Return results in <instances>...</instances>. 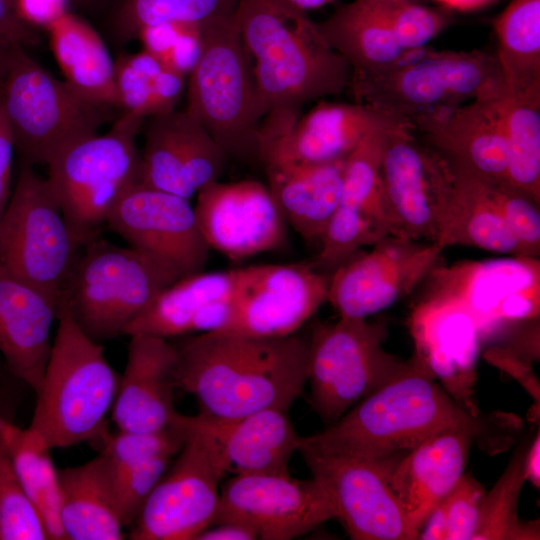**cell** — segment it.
<instances>
[{
	"mask_svg": "<svg viewBox=\"0 0 540 540\" xmlns=\"http://www.w3.org/2000/svg\"><path fill=\"white\" fill-rule=\"evenodd\" d=\"M235 14L265 113L261 147L286 132L305 104L348 90L350 66L306 12L283 0H239Z\"/></svg>",
	"mask_w": 540,
	"mask_h": 540,
	"instance_id": "6da1fadb",
	"label": "cell"
},
{
	"mask_svg": "<svg viewBox=\"0 0 540 540\" xmlns=\"http://www.w3.org/2000/svg\"><path fill=\"white\" fill-rule=\"evenodd\" d=\"M180 337L173 343L176 387L196 398L201 415L233 420L264 409L288 411L307 383L308 345L296 334Z\"/></svg>",
	"mask_w": 540,
	"mask_h": 540,
	"instance_id": "7a4b0ae2",
	"label": "cell"
},
{
	"mask_svg": "<svg viewBox=\"0 0 540 540\" xmlns=\"http://www.w3.org/2000/svg\"><path fill=\"white\" fill-rule=\"evenodd\" d=\"M516 427L519 420L511 415L468 412L413 354L391 381L306 439L321 448L384 459L406 453L448 429H465L481 444L497 450Z\"/></svg>",
	"mask_w": 540,
	"mask_h": 540,
	"instance_id": "3957f363",
	"label": "cell"
},
{
	"mask_svg": "<svg viewBox=\"0 0 540 540\" xmlns=\"http://www.w3.org/2000/svg\"><path fill=\"white\" fill-rule=\"evenodd\" d=\"M354 101L425 131L458 107L505 92L495 54L419 49L406 62L373 75H351Z\"/></svg>",
	"mask_w": 540,
	"mask_h": 540,
	"instance_id": "277c9868",
	"label": "cell"
},
{
	"mask_svg": "<svg viewBox=\"0 0 540 540\" xmlns=\"http://www.w3.org/2000/svg\"><path fill=\"white\" fill-rule=\"evenodd\" d=\"M186 94L185 109L228 159L261 165L265 113L235 13L202 24L201 54L187 78Z\"/></svg>",
	"mask_w": 540,
	"mask_h": 540,
	"instance_id": "5b68a950",
	"label": "cell"
},
{
	"mask_svg": "<svg viewBox=\"0 0 540 540\" xmlns=\"http://www.w3.org/2000/svg\"><path fill=\"white\" fill-rule=\"evenodd\" d=\"M45 368L30 428L51 448L96 441L107 431V416L120 377L103 347L63 313Z\"/></svg>",
	"mask_w": 540,
	"mask_h": 540,
	"instance_id": "8992f818",
	"label": "cell"
},
{
	"mask_svg": "<svg viewBox=\"0 0 540 540\" xmlns=\"http://www.w3.org/2000/svg\"><path fill=\"white\" fill-rule=\"evenodd\" d=\"M181 277L132 248L100 238L83 245L61 288L58 313L67 314L97 343L124 335L126 328Z\"/></svg>",
	"mask_w": 540,
	"mask_h": 540,
	"instance_id": "52a82bcc",
	"label": "cell"
},
{
	"mask_svg": "<svg viewBox=\"0 0 540 540\" xmlns=\"http://www.w3.org/2000/svg\"><path fill=\"white\" fill-rule=\"evenodd\" d=\"M144 119L122 114L108 132L75 142L47 165L46 180L81 247L98 236L118 201L141 184L136 137Z\"/></svg>",
	"mask_w": 540,
	"mask_h": 540,
	"instance_id": "ba28073f",
	"label": "cell"
},
{
	"mask_svg": "<svg viewBox=\"0 0 540 540\" xmlns=\"http://www.w3.org/2000/svg\"><path fill=\"white\" fill-rule=\"evenodd\" d=\"M5 115L21 162L47 166L75 142L98 134L107 109L89 103L12 44L2 82Z\"/></svg>",
	"mask_w": 540,
	"mask_h": 540,
	"instance_id": "9c48e42d",
	"label": "cell"
},
{
	"mask_svg": "<svg viewBox=\"0 0 540 540\" xmlns=\"http://www.w3.org/2000/svg\"><path fill=\"white\" fill-rule=\"evenodd\" d=\"M176 421L183 446L133 522L132 540H195L213 522L227 459L202 415L179 413Z\"/></svg>",
	"mask_w": 540,
	"mask_h": 540,
	"instance_id": "30bf717a",
	"label": "cell"
},
{
	"mask_svg": "<svg viewBox=\"0 0 540 540\" xmlns=\"http://www.w3.org/2000/svg\"><path fill=\"white\" fill-rule=\"evenodd\" d=\"M387 334L383 321L367 318L313 323L307 382L312 407L324 422L334 423L405 368L406 361L383 349Z\"/></svg>",
	"mask_w": 540,
	"mask_h": 540,
	"instance_id": "8fae6325",
	"label": "cell"
},
{
	"mask_svg": "<svg viewBox=\"0 0 540 540\" xmlns=\"http://www.w3.org/2000/svg\"><path fill=\"white\" fill-rule=\"evenodd\" d=\"M80 248L46 178L21 162L0 219V265L58 304Z\"/></svg>",
	"mask_w": 540,
	"mask_h": 540,
	"instance_id": "7c38bea8",
	"label": "cell"
},
{
	"mask_svg": "<svg viewBox=\"0 0 540 540\" xmlns=\"http://www.w3.org/2000/svg\"><path fill=\"white\" fill-rule=\"evenodd\" d=\"M417 300L454 307L474 322L482 341L500 336L513 323L538 318L540 261L510 256L442 262L421 283Z\"/></svg>",
	"mask_w": 540,
	"mask_h": 540,
	"instance_id": "4fadbf2b",
	"label": "cell"
},
{
	"mask_svg": "<svg viewBox=\"0 0 540 540\" xmlns=\"http://www.w3.org/2000/svg\"><path fill=\"white\" fill-rule=\"evenodd\" d=\"M450 20L448 12L421 4L354 0L316 25L352 75H373L406 62Z\"/></svg>",
	"mask_w": 540,
	"mask_h": 540,
	"instance_id": "5bb4252c",
	"label": "cell"
},
{
	"mask_svg": "<svg viewBox=\"0 0 540 540\" xmlns=\"http://www.w3.org/2000/svg\"><path fill=\"white\" fill-rule=\"evenodd\" d=\"M298 452L352 539H417L389 481L397 456L373 459L329 450L306 437H302Z\"/></svg>",
	"mask_w": 540,
	"mask_h": 540,
	"instance_id": "9a60e30c",
	"label": "cell"
},
{
	"mask_svg": "<svg viewBox=\"0 0 540 540\" xmlns=\"http://www.w3.org/2000/svg\"><path fill=\"white\" fill-rule=\"evenodd\" d=\"M414 130L392 131L383 149L380 175L393 236L439 243L456 195L447 158L418 142Z\"/></svg>",
	"mask_w": 540,
	"mask_h": 540,
	"instance_id": "2e32d148",
	"label": "cell"
},
{
	"mask_svg": "<svg viewBox=\"0 0 540 540\" xmlns=\"http://www.w3.org/2000/svg\"><path fill=\"white\" fill-rule=\"evenodd\" d=\"M442 251L434 242L387 236L329 275L327 302L339 317L367 318L413 293L443 262Z\"/></svg>",
	"mask_w": 540,
	"mask_h": 540,
	"instance_id": "e0dca14e",
	"label": "cell"
},
{
	"mask_svg": "<svg viewBox=\"0 0 540 540\" xmlns=\"http://www.w3.org/2000/svg\"><path fill=\"white\" fill-rule=\"evenodd\" d=\"M329 275L311 264L243 268L231 314L218 332L281 338L295 332L327 301Z\"/></svg>",
	"mask_w": 540,
	"mask_h": 540,
	"instance_id": "ac0fdd59",
	"label": "cell"
},
{
	"mask_svg": "<svg viewBox=\"0 0 540 540\" xmlns=\"http://www.w3.org/2000/svg\"><path fill=\"white\" fill-rule=\"evenodd\" d=\"M332 504L313 478L290 474H236L221 488L213 524L232 522L251 528L262 540H290L327 520Z\"/></svg>",
	"mask_w": 540,
	"mask_h": 540,
	"instance_id": "d6986e66",
	"label": "cell"
},
{
	"mask_svg": "<svg viewBox=\"0 0 540 540\" xmlns=\"http://www.w3.org/2000/svg\"><path fill=\"white\" fill-rule=\"evenodd\" d=\"M106 225L130 247L181 278L203 271L209 254L188 199L138 184L114 206Z\"/></svg>",
	"mask_w": 540,
	"mask_h": 540,
	"instance_id": "ffe728a7",
	"label": "cell"
},
{
	"mask_svg": "<svg viewBox=\"0 0 540 540\" xmlns=\"http://www.w3.org/2000/svg\"><path fill=\"white\" fill-rule=\"evenodd\" d=\"M141 184L190 200L223 175L228 157L186 110L144 119Z\"/></svg>",
	"mask_w": 540,
	"mask_h": 540,
	"instance_id": "44dd1931",
	"label": "cell"
},
{
	"mask_svg": "<svg viewBox=\"0 0 540 540\" xmlns=\"http://www.w3.org/2000/svg\"><path fill=\"white\" fill-rule=\"evenodd\" d=\"M194 210L209 248L231 260L275 250L286 238V222L257 180L215 181L197 193Z\"/></svg>",
	"mask_w": 540,
	"mask_h": 540,
	"instance_id": "7402d4cb",
	"label": "cell"
},
{
	"mask_svg": "<svg viewBox=\"0 0 540 540\" xmlns=\"http://www.w3.org/2000/svg\"><path fill=\"white\" fill-rule=\"evenodd\" d=\"M409 123L371 105L322 99L302 113L282 135L261 149V166L269 163H322L345 159L373 130Z\"/></svg>",
	"mask_w": 540,
	"mask_h": 540,
	"instance_id": "603a6c76",
	"label": "cell"
},
{
	"mask_svg": "<svg viewBox=\"0 0 540 540\" xmlns=\"http://www.w3.org/2000/svg\"><path fill=\"white\" fill-rule=\"evenodd\" d=\"M128 345L111 416L118 430L155 432L170 428L174 405L176 350L168 339L135 334Z\"/></svg>",
	"mask_w": 540,
	"mask_h": 540,
	"instance_id": "cb8c5ba5",
	"label": "cell"
},
{
	"mask_svg": "<svg viewBox=\"0 0 540 540\" xmlns=\"http://www.w3.org/2000/svg\"><path fill=\"white\" fill-rule=\"evenodd\" d=\"M409 326L414 354L463 408L481 415L473 400V385L483 341L472 319L454 307L417 300Z\"/></svg>",
	"mask_w": 540,
	"mask_h": 540,
	"instance_id": "d4e9b609",
	"label": "cell"
},
{
	"mask_svg": "<svg viewBox=\"0 0 540 540\" xmlns=\"http://www.w3.org/2000/svg\"><path fill=\"white\" fill-rule=\"evenodd\" d=\"M243 268L182 277L164 289L126 328L124 335L161 338L220 331L231 310Z\"/></svg>",
	"mask_w": 540,
	"mask_h": 540,
	"instance_id": "484cf974",
	"label": "cell"
},
{
	"mask_svg": "<svg viewBox=\"0 0 540 540\" xmlns=\"http://www.w3.org/2000/svg\"><path fill=\"white\" fill-rule=\"evenodd\" d=\"M475 440L465 429L444 430L393 461L390 485L417 534L434 506L465 474Z\"/></svg>",
	"mask_w": 540,
	"mask_h": 540,
	"instance_id": "4316f807",
	"label": "cell"
},
{
	"mask_svg": "<svg viewBox=\"0 0 540 540\" xmlns=\"http://www.w3.org/2000/svg\"><path fill=\"white\" fill-rule=\"evenodd\" d=\"M54 300L0 265V353L9 370L35 393L50 356Z\"/></svg>",
	"mask_w": 540,
	"mask_h": 540,
	"instance_id": "83f0119b",
	"label": "cell"
},
{
	"mask_svg": "<svg viewBox=\"0 0 540 540\" xmlns=\"http://www.w3.org/2000/svg\"><path fill=\"white\" fill-rule=\"evenodd\" d=\"M501 96L468 102L423 133L429 146L447 159L462 163L488 181L504 184L507 144Z\"/></svg>",
	"mask_w": 540,
	"mask_h": 540,
	"instance_id": "f1b7e54d",
	"label": "cell"
},
{
	"mask_svg": "<svg viewBox=\"0 0 540 540\" xmlns=\"http://www.w3.org/2000/svg\"><path fill=\"white\" fill-rule=\"evenodd\" d=\"M345 159L262 166L285 222L307 242L320 239L340 203Z\"/></svg>",
	"mask_w": 540,
	"mask_h": 540,
	"instance_id": "f546056e",
	"label": "cell"
},
{
	"mask_svg": "<svg viewBox=\"0 0 540 540\" xmlns=\"http://www.w3.org/2000/svg\"><path fill=\"white\" fill-rule=\"evenodd\" d=\"M287 412L264 409L233 420L202 416L221 443L229 472L289 474V461L298 451L302 436Z\"/></svg>",
	"mask_w": 540,
	"mask_h": 540,
	"instance_id": "4dcf8cb0",
	"label": "cell"
},
{
	"mask_svg": "<svg viewBox=\"0 0 540 540\" xmlns=\"http://www.w3.org/2000/svg\"><path fill=\"white\" fill-rule=\"evenodd\" d=\"M58 479L60 522L66 540L124 539L125 526L103 454L84 464L58 470Z\"/></svg>",
	"mask_w": 540,
	"mask_h": 540,
	"instance_id": "1f68e13d",
	"label": "cell"
},
{
	"mask_svg": "<svg viewBox=\"0 0 540 540\" xmlns=\"http://www.w3.org/2000/svg\"><path fill=\"white\" fill-rule=\"evenodd\" d=\"M46 31L66 84L93 105L116 107L114 61L97 31L70 10Z\"/></svg>",
	"mask_w": 540,
	"mask_h": 540,
	"instance_id": "d6a6232c",
	"label": "cell"
},
{
	"mask_svg": "<svg viewBox=\"0 0 540 540\" xmlns=\"http://www.w3.org/2000/svg\"><path fill=\"white\" fill-rule=\"evenodd\" d=\"M452 167L456 195L452 215L438 245H461L492 253L525 256L495 207L484 178L460 162Z\"/></svg>",
	"mask_w": 540,
	"mask_h": 540,
	"instance_id": "836d02e7",
	"label": "cell"
},
{
	"mask_svg": "<svg viewBox=\"0 0 540 540\" xmlns=\"http://www.w3.org/2000/svg\"><path fill=\"white\" fill-rule=\"evenodd\" d=\"M187 87V76L142 49L122 53L114 61L116 108L122 114L146 118L176 109Z\"/></svg>",
	"mask_w": 540,
	"mask_h": 540,
	"instance_id": "e575fe53",
	"label": "cell"
},
{
	"mask_svg": "<svg viewBox=\"0 0 540 540\" xmlns=\"http://www.w3.org/2000/svg\"><path fill=\"white\" fill-rule=\"evenodd\" d=\"M0 438L27 495L41 514L49 540H66L60 522V486L44 439L30 427L19 428L0 415Z\"/></svg>",
	"mask_w": 540,
	"mask_h": 540,
	"instance_id": "d590c367",
	"label": "cell"
},
{
	"mask_svg": "<svg viewBox=\"0 0 540 540\" xmlns=\"http://www.w3.org/2000/svg\"><path fill=\"white\" fill-rule=\"evenodd\" d=\"M505 92L540 88V0H512L494 21Z\"/></svg>",
	"mask_w": 540,
	"mask_h": 540,
	"instance_id": "8d00e7d4",
	"label": "cell"
},
{
	"mask_svg": "<svg viewBox=\"0 0 540 540\" xmlns=\"http://www.w3.org/2000/svg\"><path fill=\"white\" fill-rule=\"evenodd\" d=\"M507 144L504 184L540 204V88L499 99Z\"/></svg>",
	"mask_w": 540,
	"mask_h": 540,
	"instance_id": "74e56055",
	"label": "cell"
},
{
	"mask_svg": "<svg viewBox=\"0 0 540 540\" xmlns=\"http://www.w3.org/2000/svg\"><path fill=\"white\" fill-rule=\"evenodd\" d=\"M403 127L373 130L346 157L339 206L364 218L383 236H393L387 214L380 164L389 134ZM412 130V129H410Z\"/></svg>",
	"mask_w": 540,
	"mask_h": 540,
	"instance_id": "f35d334b",
	"label": "cell"
},
{
	"mask_svg": "<svg viewBox=\"0 0 540 540\" xmlns=\"http://www.w3.org/2000/svg\"><path fill=\"white\" fill-rule=\"evenodd\" d=\"M239 0H119L112 19L121 43L137 39L144 28L165 23L203 24L235 13Z\"/></svg>",
	"mask_w": 540,
	"mask_h": 540,
	"instance_id": "ab89813d",
	"label": "cell"
},
{
	"mask_svg": "<svg viewBox=\"0 0 540 540\" xmlns=\"http://www.w3.org/2000/svg\"><path fill=\"white\" fill-rule=\"evenodd\" d=\"M524 454L525 450H519L497 483L485 494L473 540L539 539L538 524L521 522L517 515L519 494L525 481Z\"/></svg>",
	"mask_w": 540,
	"mask_h": 540,
	"instance_id": "60d3db41",
	"label": "cell"
},
{
	"mask_svg": "<svg viewBox=\"0 0 540 540\" xmlns=\"http://www.w3.org/2000/svg\"><path fill=\"white\" fill-rule=\"evenodd\" d=\"M486 491L469 475L431 510L418 532L422 540H473Z\"/></svg>",
	"mask_w": 540,
	"mask_h": 540,
	"instance_id": "b9f144b4",
	"label": "cell"
},
{
	"mask_svg": "<svg viewBox=\"0 0 540 540\" xmlns=\"http://www.w3.org/2000/svg\"><path fill=\"white\" fill-rule=\"evenodd\" d=\"M0 540H49L43 518L24 490L1 438Z\"/></svg>",
	"mask_w": 540,
	"mask_h": 540,
	"instance_id": "7bdbcfd3",
	"label": "cell"
},
{
	"mask_svg": "<svg viewBox=\"0 0 540 540\" xmlns=\"http://www.w3.org/2000/svg\"><path fill=\"white\" fill-rule=\"evenodd\" d=\"M185 433L175 420L170 428L155 432L105 431L96 441L112 471L123 470L160 456H175L183 446Z\"/></svg>",
	"mask_w": 540,
	"mask_h": 540,
	"instance_id": "ee69618b",
	"label": "cell"
},
{
	"mask_svg": "<svg viewBox=\"0 0 540 540\" xmlns=\"http://www.w3.org/2000/svg\"><path fill=\"white\" fill-rule=\"evenodd\" d=\"M137 39L144 50L188 77L201 54L202 24L165 23L151 26L144 28Z\"/></svg>",
	"mask_w": 540,
	"mask_h": 540,
	"instance_id": "f6af8a7d",
	"label": "cell"
},
{
	"mask_svg": "<svg viewBox=\"0 0 540 540\" xmlns=\"http://www.w3.org/2000/svg\"><path fill=\"white\" fill-rule=\"evenodd\" d=\"M490 197L525 256L540 255V204L503 183L486 180Z\"/></svg>",
	"mask_w": 540,
	"mask_h": 540,
	"instance_id": "bcb514c9",
	"label": "cell"
},
{
	"mask_svg": "<svg viewBox=\"0 0 540 540\" xmlns=\"http://www.w3.org/2000/svg\"><path fill=\"white\" fill-rule=\"evenodd\" d=\"M174 457L160 456L118 471L109 467L116 506L124 526L133 524Z\"/></svg>",
	"mask_w": 540,
	"mask_h": 540,
	"instance_id": "7dc6e473",
	"label": "cell"
},
{
	"mask_svg": "<svg viewBox=\"0 0 540 540\" xmlns=\"http://www.w3.org/2000/svg\"><path fill=\"white\" fill-rule=\"evenodd\" d=\"M485 359L501 370L515 377L537 401L539 385L527 361L503 346H493L486 350Z\"/></svg>",
	"mask_w": 540,
	"mask_h": 540,
	"instance_id": "c3c4849f",
	"label": "cell"
},
{
	"mask_svg": "<svg viewBox=\"0 0 540 540\" xmlns=\"http://www.w3.org/2000/svg\"><path fill=\"white\" fill-rule=\"evenodd\" d=\"M70 0H14L18 17L32 28H46L69 11Z\"/></svg>",
	"mask_w": 540,
	"mask_h": 540,
	"instance_id": "681fc988",
	"label": "cell"
},
{
	"mask_svg": "<svg viewBox=\"0 0 540 540\" xmlns=\"http://www.w3.org/2000/svg\"><path fill=\"white\" fill-rule=\"evenodd\" d=\"M0 42L33 47L40 38L36 29L23 22L7 0H0Z\"/></svg>",
	"mask_w": 540,
	"mask_h": 540,
	"instance_id": "f907efd6",
	"label": "cell"
},
{
	"mask_svg": "<svg viewBox=\"0 0 540 540\" xmlns=\"http://www.w3.org/2000/svg\"><path fill=\"white\" fill-rule=\"evenodd\" d=\"M15 145L5 115L0 83V219L10 198V179Z\"/></svg>",
	"mask_w": 540,
	"mask_h": 540,
	"instance_id": "816d5d0a",
	"label": "cell"
},
{
	"mask_svg": "<svg viewBox=\"0 0 540 540\" xmlns=\"http://www.w3.org/2000/svg\"><path fill=\"white\" fill-rule=\"evenodd\" d=\"M256 533L248 526L224 522L213 524L198 534L195 540H253Z\"/></svg>",
	"mask_w": 540,
	"mask_h": 540,
	"instance_id": "f5cc1de1",
	"label": "cell"
},
{
	"mask_svg": "<svg viewBox=\"0 0 540 540\" xmlns=\"http://www.w3.org/2000/svg\"><path fill=\"white\" fill-rule=\"evenodd\" d=\"M540 438L539 433L525 450L523 459V473L525 481L531 482L534 486L539 487L540 484Z\"/></svg>",
	"mask_w": 540,
	"mask_h": 540,
	"instance_id": "db71d44e",
	"label": "cell"
},
{
	"mask_svg": "<svg viewBox=\"0 0 540 540\" xmlns=\"http://www.w3.org/2000/svg\"><path fill=\"white\" fill-rule=\"evenodd\" d=\"M444 6L459 10L470 11L484 7L495 0H437Z\"/></svg>",
	"mask_w": 540,
	"mask_h": 540,
	"instance_id": "11a10c76",
	"label": "cell"
},
{
	"mask_svg": "<svg viewBox=\"0 0 540 540\" xmlns=\"http://www.w3.org/2000/svg\"><path fill=\"white\" fill-rule=\"evenodd\" d=\"M292 7L306 12L307 10L322 7L333 0H283Z\"/></svg>",
	"mask_w": 540,
	"mask_h": 540,
	"instance_id": "9f6ffc18",
	"label": "cell"
},
{
	"mask_svg": "<svg viewBox=\"0 0 540 540\" xmlns=\"http://www.w3.org/2000/svg\"><path fill=\"white\" fill-rule=\"evenodd\" d=\"M12 45L0 42V83L5 79L10 57Z\"/></svg>",
	"mask_w": 540,
	"mask_h": 540,
	"instance_id": "6f0895ef",
	"label": "cell"
},
{
	"mask_svg": "<svg viewBox=\"0 0 540 540\" xmlns=\"http://www.w3.org/2000/svg\"><path fill=\"white\" fill-rule=\"evenodd\" d=\"M102 1L103 0H70V3L81 9H88L98 5Z\"/></svg>",
	"mask_w": 540,
	"mask_h": 540,
	"instance_id": "680465c9",
	"label": "cell"
},
{
	"mask_svg": "<svg viewBox=\"0 0 540 540\" xmlns=\"http://www.w3.org/2000/svg\"><path fill=\"white\" fill-rule=\"evenodd\" d=\"M390 1L399 2V3L420 4L419 3L420 0H390Z\"/></svg>",
	"mask_w": 540,
	"mask_h": 540,
	"instance_id": "91938a15",
	"label": "cell"
},
{
	"mask_svg": "<svg viewBox=\"0 0 540 540\" xmlns=\"http://www.w3.org/2000/svg\"><path fill=\"white\" fill-rule=\"evenodd\" d=\"M11 5L12 7L14 8V0H7ZM15 10V9H14Z\"/></svg>",
	"mask_w": 540,
	"mask_h": 540,
	"instance_id": "94428289",
	"label": "cell"
}]
</instances>
